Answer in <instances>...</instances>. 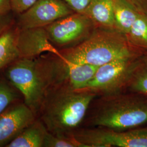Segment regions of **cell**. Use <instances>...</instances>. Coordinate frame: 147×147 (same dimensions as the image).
Listing matches in <instances>:
<instances>
[{"mask_svg":"<svg viewBox=\"0 0 147 147\" xmlns=\"http://www.w3.org/2000/svg\"><path fill=\"white\" fill-rule=\"evenodd\" d=\"M96 96L93 93L74 90L65 84L52 87L40 110L42 121L47 131L56 135L72 136L83 123Z\"/></svg>","mask_w":147,"mask_h":147,"instance_id":"1","label":"cell"},{"mask_svg":"<svg viewBox=\"0 0 147 147\" xmlns=\"http://www.w3.org/2000/svg\"><path fill=\"white\" fill-rule=\"evenodd\" d=\"M99 97L92 102L84 118L88 127L128 130L147 124V97L129 92Z\"/></svg>","mask_w":147,"mask_h":147,"instance_id":"2","label":"cell"},{"mask_svg":"<svg viewBox=\"0 0 147 147\" xmlns=\"http://www.w3.org/2000/svg\"><path fill=\"white\" fill-rule=\"evenodd\" d=\"M60 53L58 57L62 59L96 67L121 58L144 55V52L132 45L123 33L105 28L94 30L84 41Z\"/></svg>","mask_w":147,"mask_h":147,"instance_id":"3","label":"cell"},{"mask_svg":"<svg viewBox=\"0 0 147 147\" xmlns=\"http://www.w3.org/2000/svg\"><path fill=\"white\" fill-rule=\"evenodd\" d=\"M6 76L24 98L35 114L40 111L49 90L55 84L56 71L51 58H19L6 70Z\"/></svg>","mask_w":147,"mask_h":147,"instance_id":"4","label":"cell"},{"mask_svg":"<svg viewBox=\"0 0 147 147\" xmlns=\"http://www.w3.org/2000/svg\"><path fill=\"white\" fill-rule=\"evenodd\" d=\"M142 56L121 58L99 67L93 78L80 90L97 96L122 92Z\"/></svg>","mask_w":147,"mask_h":147,"instance_id":"5","label":"cell"},{"mask_svg":"<svg viewBox=\"0 0 147 147\" xmlns=\"http://www.w3.org/2000/svg\"><path fill=\"white\" fill-rule=\"evenodd\" d=\"M72 136L84 147H147V128L115 130L79 127Z\"/></svg>","mask_w":147,"mask_h":147,"instance_id":"6","label":"cell"},{"mask_svg":"<svg viewBox=\"0 0 147 147\" xmlns=\"http://www.w3.org/2000/svg\"><path fill=\"white\" fill-rule=\"evenodd\" d=\"M94 25L86 15L77 13L58 20L45 28L54 46L73 47L74 44L80 43L89 37L94 30Z\"/></svg>","mask_w":147,"mask_h":147,"instance_id":"7","label":"cell"},{"mask_svg":"<svg viewBox=\"0 0 147 147\" xmlns=\"http://www.w3.org/2000/svg\"><path fill=\"white\" fill-rule=\"evenodd\" d=\"M74 11L63 0H37L27 10L19 14L16 26L19 29L45 27Z\"/></svg>","mask_w":147,"mask_h":147,"instance_id":"8","label":"cell"},{"mask_svg":"<svg viewBox=\"0 0 147 147\" xmlns=\"http://www.w3.org/2000/svg\"><path fill=\"white\" fill-rule=\"evenodd\" d=\"M16 45L20 58H36L45 53L61 56L60 51L49 39L45 27L19 28Z\"/></svg>","mask_w":147,"mask_h":147,"instance_id":"9","label":"cell"},{"mask_svg":"<svg viewBox=\"0 0 147 147\" xmlns=\"http://www.w3.org/2000/svg\"><path fill=\"white\" fill-rule=\"evenodd\" d=\"M35 121V113L25 104L0 114V147H5Z\"/></svg>","mask_w":147,"mask_h":147,"instance_id":"10","label":"cell"},{"mask_svg":"<svg viewBox=\"0 0 147 147\" xmlns=\"http://www.w3.org/2000/svg\"><path fill=\"white\" fill-rule=\"evenodd\" d=\"M99 67L75 63L57 57V80L56 85L65 84L74 90L83 89L91 80Z\"/></svg>","mask_w":147,"mask_h":147,"instance_id":"11","label":"cell"},{"mask_svg":"<svg viewBox=\"0 0 147 147\" xmlns=\"http://www.w3.org/2000/svg\"><path fill=\"white\" fill-rule=\"evenodd\" d=\"M147 11L138 0H114L113 11L117 30L126 36L139 14Z\"/></svg>","mask_w":147,"mask_h":147,"instance_id":"12","label":"cell"},{"mask_svg":"<svg viewBox=\"0 0 147 147\" xmlns=\"http://www.w3.org/2000/svg\"><path fill=\"white\" fill-rule=\"evenodd\" d=\"M113 2L114 0H91L82 13L101 28L116 30Z\"/></svg>","mask_w":147,"mask_h":147,"instance_id":"13","label":"cell"},{"mask_svg":"<svg viewBox=\"0 0 147 147\" xmlns=\"http://www.w3.org/2000/svg\"><path fill=\"white\" fill-rule=\"evenodd\" d=\"M47 132L42 121H34L6 147H42Z\"/></svg>","mask_w":147,"mask_h":147,"instance_id":"14","label":"cell"},{"mask_svg":"<svg viewBox=\"0 0 147 147\" xmlns=\"http://www.w3.org/2000/svg\"><path fill=\"white\" fill-rule=\"evenodd\" d=\"M18 29L13 24L0 35V69L20 58L16 45Z\"/></svg>","mask_w":147,"mask_h":147,"instance_id":"15","label":"cell"},{"mask_svg":"<svg viewBox=\"0 0 147 147\" xmlns=\"http://www.w3.org/2000/svg\"><path fill=\"white\" fill-rule=\"evenodd\" d=\"M122 92L147 97V56L143 55Z\"/></svg>","mask_w":147,"mask_h":147,"instance_id":"16","label":"cell"},{"mask_svg":"<svg viewBox=\"0 0 147 147\" xmlns=\"http://www.w3.org/2000/svg\"><path fill=\"white\" fill-rule=\"evenodd\" d=\"M126 37L132 45L147 51V11L138 14Z\"/></svg>","mask_w":147,"mask_h":147,"instance_id":"17","label":"cell"},{"mask_svg":"<svg viewBox=\"0 0 147 147\" xmlns=\"http://www.w3.org/2000/svg\"><path fill=\"white\" fill-rule=\"evenodd\" d=\"M43 147H84L73 136H59L47 131L45 137Z\"/></svg>","mask_w":147,"mask_h":147,"instance_id":"18","label":"cell"},{"mask_svg":"<svg viewBox=\"0 0 147 147\" xmlns=\"http://www.w3.org/2000/svg\"><path fill=\"white\" fill-rule=\"evenodd\" d=\"M16 97L15 90L5 81H0V114L7 109Z\"/></svg>","mask_w":147,"mask_h":147,"instance_id":"19","label":"cell"},{"mask_svg":"<svg viewBox=\"0 0 147 147\" xmlns=\"http://www.w3.org/2000/svg\"><path fill=\"white\" fill-rule=\"evenodd\" d=\"M37 0H9L11 11L18 14H20L27 10Z\"/></svg>","mask_w":147,"mask_h":147,"instance_id":"20","label":"cell"},{"mask_svg":"<svg viewBox=\"0 0 147 147\" xmlns=\"http://www.w3.org/2000/svg\"><path fill=\"white\" fill-rule=\"evenodd\" d=\"M74 11L82 13L91 0H63Z\"/></svg>","mask_w":147,"mask_h":147,"instance_id":"21","label":"cell"},{"mask_svg":"<svg viewBox=\"0 0 147 147\" xmlns=\"http://www.w3.org/2000/svg\"><path fill=\"white\" fill-rule=\"evenodd\" d=\"M14 24V19L11 13L0 14V35Z\"/></svg>","mask_w":147,"mask_h":147,"instance_id":"22","label":"cell"},{"mask_svg":"<svg viewBox=\"0 0 147 147\" xmlns=\"http://www.w3.org/2000/svg\"><path fill=\"white\" fill-rule=\"evenodd\" d=\"M11 11L9 0H0V14L11 13Z\"/></svg>","mask_w":147,"mask_h":147,"instance_id":"23","label":"cell"}]
</instances>
